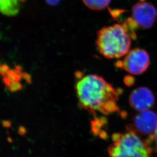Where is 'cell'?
<instances>
[{
	"label": "cell",
	"mask_w": 157,
	"mask_h": 157,
	"mask_svg": "<svg viewBox=\"0 0 157 157\" xmlns=\"http://www.w3.org/2000/svg\"><path fill=\"white\" fill-rule=\"evenodd\" d=\"M79 79L75 88L79 101L83 108L104 114L119 112L117 103L118 94L104 78L90 74Z\"/></svg>",
	"instance_id": "cell-1"
},
{
	"label": "cell",
	"mask_w": 157,
	"mask_h": 157,
	"mask_svg": "<svg viewBox=\"0 0 157 157\" xmlns=\"http://www.w3.org/2000/svg\"><path fill=\"white\" fill-rule=\"evenodd\" d=\"M131 39L122 25L114 24L98 32L97 46L100 53L106 58H120L129 53Z\"/></svg>",
	"instance_id": "cell-2"
},
{
	"label": "cell",
	"mask_w": 157,
	"mask_h": 157,
	"mask_svg": "<svg viewBox=\"0 0 157 157\" xmlns=\"http://www.w3.org/2000/svg\"><path fill=\"white\" fill-rule=\"evenodd\" d=\"M108 148L109 157H153V149L135 133H115Z\"/></svg>",
	"instance_id": "cell-3"
},
{
	"label": "cell",
	"mask_w": 157,
	"mask_h": 157,
	"mask_svg": "<svg viewBox=\"0 0 157 157\" xmlns=\"http://www.w3.org/2000/svg\"><path fill=\"white\" fill-rule=\"evenodd\" d=\"M157 127V114L151 110L138 112L128 125L126 130L135 133L149 145L153 143Z\"/></svg>",
	"instance_id": "cell-4"
},
{
	"label": "cell",
	"mask_w": 157,
	"mask_h": 157,
	"mask_svg": "<svg viewBox=\"0 0 157 157\" xmlns=\"http://www.w3.org/2000/svg\"><path fill=\"white\" fill-rule=\"evenodd\" d=\"M150 62V56L147 52L140 48L129 51L122 61L124 69L134 75L142 74L146 71Z\"/></svg>",
	"instance_id": "cell-5"
},
{
	"label": "cell",
	"mask_w": 157,
	"mask_h": 157,
	"mask_svg": "<svg viewBox=\"0 0 157 157\" xmlns=\"http://www.w3.org/2000/svg\"><path fill=\"white\" fill-rule=\"evenodd\" d=\"M157 15L156 7L148 2H138L132 8V18L139 27L143 28L150 29L153 27Z\"/></svg>",
	"instance_id": "cell-6"
},
{
	"label": "cell",
	"mask_w": 157,
	"mask_h": 157,
	"mask_svg": "<svg viewBox=\"0 0 157 157\" xmlns=\"http://www.w3.org/2000/svg\"><path fill=\"white\" fill-rule=\"evenodd\" d=\"M130 105L138 112L150 110L155 103L153 92L146 87H140L133 91L129 95Z\"/></svg>",
	"instance_id": "cell-7"
},
{
	"label": "cell",
	"mask_w": 157,
	"mask_h": 157,
	"mask_svg": "<svg viewBox=\"0 0 157 157\" xmlns=\"http://www.w3.org/2000/svg\"><path fill=\"white\" fill-rule=\"evenodd\" d=\"M20 0H0L2 14L7 16H14L19 13Z\"/></svg>",
	"instance_id": "cell-8"
},
{
	"label": "cell",
	"mask_w": 157,
	"mask_h": 157,
	"mask_svg": "<svg viewBox=\"0 0 157 157\" xmlns=\"http://www.w3.org/2000/svg\"><path fill=\"white\" fill-rule=\"evenodd\" d=\"M85 6L93 10H102L110 3L111 0H82Z\"/></svg>",
	"instance_id": "cell-9"
},
{
	"label": "cell",
	"mask_w": 157,
	"mask_h": 157,
	"mask_svg": "<svg viewBox=\"0 0 157 157\" xmlns=\"http://www.w3.org/2000/svg\"><path fill=\"white\" fill-rule=\"evenodd\" d=\"M122 26L126 31L130 35L131 38L136 39V35L135 34V30L138 29L139 26L133 18H128L124 21Z\"/></svg>",
	"instance_id": "cell-10"
},
{
	"label": "cell",
	"mask_w": 157,
	"mask_h": 157,
	"mask_svg": "<svg viewBox=\"0 0 157 157\" xmlns=\"http://www.w3.org/2000/svg\"><path fill=\"white\" fill-rule=\"evenodd\" d=\"M124 84L128 86H131L134 84V83L135 82V80L132 76H127L124 77Z\"/></svg>",
	"instance_id": "cell-11"
},
{
	"label": "cell",
	"mask_w": 157,
	"mask_h": 157,
	"mask_svg": "<svg viewBox=\"0 0 157 157\" xmlns=\"http://www.w3.org/2000/svg\"><path fill=\"white\" fill-rule=\"evenodd\" d=\"M123 11L122 10H109V12L110 13L111 16L113 18H117L120 16L121 14H122Z\"/></svg>",
	"instance_id": "cell-12"
},
{
	"label": "cell",
	"mask_w": 157,
	"mask_h": 157,
	"mask_svg": "<svg viewBox=\"0 0 157 157\" xmlns=\"http://www.w3.org/2000/svg\"><path fill=\"white\" fill-rule=\"evenodd\" d=\"M48 4L51 5H56L57 4L59 0H46Z\"/></svg>",
	"instance_id": "cell-13"
},
{
	"label": "cell",
	"mask_w": 157,
	"mask_h": 157,
	"mask_svg": "<svg viewBox=\"0 0 157 157\" xmlns=\"http://www.w3.org/2000/svg\"><path fill=\"white\" fill-rule=\"evenodd\" d=\"M153 142H154L155 145L156 146V148L157 150V127L156 129L155 133L154 134V141Z\"/></svg>",
	"instance_id": "cell-14"
}]
</instances>
